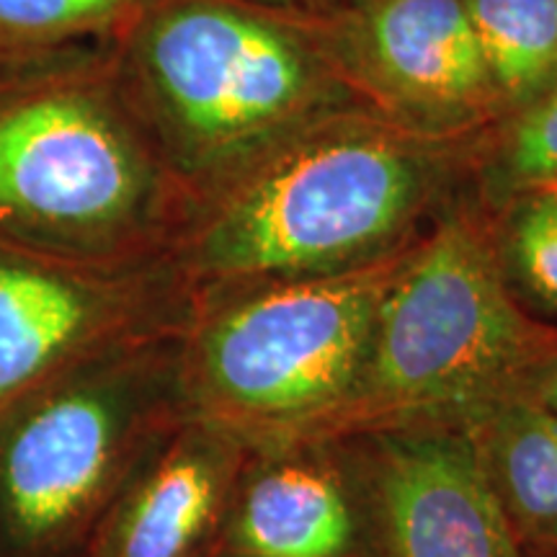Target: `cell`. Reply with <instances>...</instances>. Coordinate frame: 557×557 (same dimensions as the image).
<instances>
[{
  "instance_id": "6da1fadb",
  "label": "cell",
  "mask_w": 557,
  "mask_h": 557,
  "mask_svg": "<svg viewBox=\"0 0 557 557\" xmlns=\"http://www.w3.org/2000/svg\"><path fill=\"white\" fill-rule=\"evenodd\" d=\"M462 143L344 111L209 191L169 259L189 295L369 267L413 246L455 201Z\"/></svg>"
},
{
  "instance_id": "7a4b0ae2",
  "label": "cell",
  "mask_w": 557,
  "mask_h": 557,
  "mask_svg": "<svg viewBox=\"0 0 557 557\" xmlns=\"http://www.w3.org/2000/svg\"><path fill=\"white\" fill-rule=\"evenodd\" d=\"M132 73L171 169L201 197L361 99L320 24L250 0H165L132 41Z\"/></svg>"
},
{
  "instance_id": "3957f363",
  "label": "cell",
  "mask_w": 557,
  "mask_h": 557,
  "mask_svg": "<svg viewBox=\"0 0 557 557\" xmlns=\"http://www.w3.org/2000/svg\"><path fill=\"white\" fill-rule=\"evenodd\" d=\"M555 338L557 329L527 315L508 292L487 209L455 199L389 282L364 372L329 436L462 426L508 398Z\"/></svg>"
},
{
  "instance_id": "277c9868",
  "label": "cell",
  "mask_w": 557,
  "mask_h": 557,
  "mask_svg": "<svg viewBox=\"0 0 557 557\" xmlns=\"http://www.w3.org/2000/svg\"><path fill=\"white\" fill-rule=\"evenodd\" d=\"M408 248L341 274L191 295L178 354L186 418L250 447L329 436L359 385L380 302Z\"/></svg>"
},
{
  "instance_id": "5b68a950",
  "label": "cell",
  "mask_w": 557,
  "mask_h": 557,
  "mask_svg": "<svg viewBox=\"0 0 557 557\" xmlns=\"http://www.w3.org/2000/svg\"><path fill=\"white\" fill-rule=\"evenodd\" d=\"M181 331L65 369L0 408V557H78L145 457L186 421Z\"/></svg>"
},
{
  "instance_id": "8992f818",
  "label": "cell",
  "mask_w": 557,
  "mask_h": 557,
  "mask_svg": "<svg viewBox=\"0 0 557 557\" xmlns=\"http://www.w3.org/2000/svg\"><path fill=\"white\" fill-rule=\"evenodd\" d=\"M163 169L99 90L50 86L0 107V243L120 267L178 238Z\"/></svg>"
},
{
  "instance_id": "52a82bcc",
  "label": "cell",
  "mask_w": 557,
  "mask_h": 557,
  "mask_svg": "<svg viewBox=\"0 0 557 557\" xmlns=\"http://www.w3.org/2000/svg\"><path fill=\"white\" fill-rule=\"evenodd\" d=\"M189 308L169 256L96 267L0 243V408L111 348L181 331Z\"/></svg>"
},
{
  "instance_id": "ba28073f",
  "label": "cell",
  "mask_w": 557,
  "mask_h": 557,
  "mask_svg": "<svg viewBox=\"0 0 557 557\" xmlns=\"http://www.w3.org/2000/svg\"><path fill=\"white\" fill-rule=\"evenodd\" d=\"M320 26L361 99L389 122L438 139L500 122L465 0H351Z\"/></svg>"
},
{
  "instance_id": "9c48e42d",
  "label": "cell",
  "mask_w": 557,
  "mask_h": 557,
  "mask_svg": "<svg viewBox=\"0 0 557 557\" xmlns=\"http://www.w3.org/2000/svg\"><path fill=\"white\" fill-rule=\"evenodd\" d=\"M209 557H380L357 442L305 436L250 447Z\"/></svg>"
},
{
  "instance_id": "30bf717a",
  "label": "cell",
  "mask_w": 557,
  "mask_h": 557,
  "mask_svg": "<svg viewBox=\"0 0 557 557\" xmlns=\"http://www.w3.org/2000/svg\"><path fill=\"white\" fill-rule=\"evenodd\" d=\"M346 438L364 462L380 557H524L462 426Z\"/></svg>"
},
{
  "instance_id": "8fae6325",
  "label": "cell",
  "mask_w": 557,
  "mask_h": 557,
  "mask_svg": "<svg viewBox=\"0 0 557 557\" xmlns=\"http://www.w3.org/2000/svg\"><path fill=\"white\" fill-rule=\"evenodd\" d=\"M248 442L186 418L127 480L78 557H209Z\"/></svg>"
},
{
  "instance_id": "7c38bea8",
  "label": "cell",
  "mask_w": 557,
  "mask_h": 557,
  "mask_svg": "<svg viewBox=\"0 0 557 557\" xmlns=\"http://www.w3.org/2000/svg\"><path fill=\"white\" fill-rule=\"evenodd\" d=\"M493 498L521 547H557V413L521 398L462 423Z\"/></svg>"
},
{
  "instance_id": "4fadbf2b",
  "label": "cell",
  "mask_w": 557,
  "mask_h": 557,
  "mask_svg": "<svg viewBox=\"0 0 557 557\" xmlns=\"http://www.w3.org/2000/svg\"><path fill=\"white\" fill-rule=\"evenodd\" d=\"M500 120L557 86V0H465Z\"/></svg>"
},
{
  "instance_id": "5bb4252c",
  "label": "cell",
  "mask_w": 557,
  "mask_h": 557,
  "mask_svg": "<svg viewBox=\"0 0 557 557\" xmlns=\"http://www.w3.org/2000/svg\"><path fill=\"white\" fill-rule=\"evenodd\" d=\"M487 218L508 292L527 315L549 325L557 320V186L519 194Z\"/></svg>"
},
{
  "instance_id": "9a60e30c",
  "label": "cell",
  "mask_w": 557,
  "mask_h": 557,
  "mask_svg": "<svg viewBox=\"0 0 557 557\" xmlns=\"http://www.w3.org/2000/svg\"><path fill=\"white\" fill-rule=\"evenodd\" d=\"M478 171L485 209H498L524 191L557 186V86L500 120Z\"/></svg>"
},
{
  "instance_id": "2e32d148",
  "label": "cell",
  "mask_w": 557,
  "mask_h": 557,
  "mask_svg": "<svg viewBox=\"0 0 557 557\" xmlns=\"http://www.w3.org/2000/svg\"><path fill=\"white\" fill-rule=\"evenodd\" d=\"M137 0H0V47H39L101 32Z\"/></svg>"
},
{
  "instance_id": "e0dca14e",
  "label": "cell",
  "mask_w": 557,
  "mask_h": 557,
  "mask_svg": "<svg viewBox=\"0 0 557 557\" xmlns=\"http://www.w3.org/2000/svg\"><path fill=\"white\" fill-rule=\"evenodd\" d=\"M508 398H521L557 413V338L529 364Z\"/></svg>"
},
{
  "instance_id": "ac0fdd59",
  "label": "cell",
  "mask_w": 557,
  "mask_h": 557,
  "mask_svg": "<svg viewBox=\"0 0 557 557\" xmlns=\"http://www.w3.org/2000/svg\"><path fill=\"white\" fill-rule=\"evenodd\" d=\"M250 3L263 5V9L284 13V16L299 21H315V24H329L346 9L351 0H250Z\"/></svg>"
},
{
  "instance_id": "d6986e66",
  "label": "cell",
  "mask_w": 557,
  "mask_h": 557,
  "mask_svg": "<svg viewBox=\"0 0 557 557\" xmlns=\"http://www.w3.org/2000/svg\"><path fill=\"white\" fill-rule=\"evenodd\" d=\"M524 557H557V547H521Z\"/></svg>"
}]
</instances>
